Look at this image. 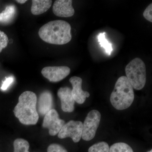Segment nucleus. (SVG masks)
I'll list each match as a JSON object with an SVG mask.
<instances>
[{"label": "nucleus", "instance_id": "obj_19", "mask_svg": "<svg viewBox=\"0 0 152 152\" xmlns=\"http://www.w3.org/2000/svg\"><path fill=\"white\" fill-rule=\"evenodd\" d=\"M48 152H68L65 148L60 144H50L48 148Z\"/></svg>", "mask_w": 152, "mask_h": 152}, {"label": "nucleus", "instance_id": "obj_18", "mask_svg": "<svg viewBox=\"0 0 152 152\" xmlns=\"http://www.w3.org/2000/svg\"><path fill=\"white\" fill-rule=\"evenodd\" d=\"M110 147L105 142H101L90 147L88 152H109Z\"/></svg>", "mask_w": 152, "mask_h": 152}, {"label": "nucleus", "instance_id": "obj_20", "mask_svg": "<svg viewBox=\"0 0 152 152\" xmlns=\"http://www.w3.org/2000/svg\"><path fill=\"white\" fill-rule=\"evenodd\" d=\"M8 42V37L7 35L4 32L0 31V53L7 47Z\"/></svg>", "mask_w": 152, "mask_h": 152}, {"label": "nucleus", "instance_id": "obj_15", "mask_svg": "<svg viewBox=\"0 0 152 152\" xmlns=\"http://www.w3.org/2000/svg\"><path fill=\"white\" fill-rule=\"evenodd\" d=\"M14 152H30V145L28 142L23 139H16L13 143Z\"/></svg>", "mask_w": 152, "mask_h": 152}, {"label": "nucleus", "instance_id": "obj_4", "mask_svg": "<svg viewBox=\"0 0 152 152\" xmlns=\"http://www.w3.org/2000/svg\"><path fill=\"white\" fill-rule=\"evenodd\" d=\"M126 77L133 88L142 89L146 83V69L145 63L140 58L132 60L125 69Z\"/></svg>", "mask_w": 152, "mask_h": 152}, {"label": "nucleus", "instance_id": "obj_8", "mask_svg": "<svg viewBox=\"0 0 152 152\" xmlns=\"http://www.w3.org/2000/svg\"><path fill=\"white\" fill-rule=\"evenodd\" d=\"M70 69L66 66H47L42 69V75L49 81L56 83L65 78L70 73Z\"/></svg>", "mask_w": 152, "mask_h": 152}, {"label": "nucleus", "instance_id": "obj_23", "mask_svg": "<svg viewBox=\"0 0 152 152\" xmlns=\"http://www.w3.org/2000/svg\"><path fill=\"white\" fill-rule=\"evenodd\" d=\"M27 1H26V0H17V1H16L19 3V4H23L27 2Z\"/></svg>", "mask_w": 152, "mask_h": 152}, {"label": "nucleus", "instance_id": "obj_7", "mask_svg": "<svg viewBox=\"0 0 152 152\" xmlns=\"http://www.w3.org/2000/svg\"><path fill=\"white\" fill-rule=\"evenodd\" d=\"M65 123L64 120L60 118L57 111L52 109L45 115L42 127L49 130L50 135L54 136L58 134Z\"/></svg>", "mask_w": 152, "mask_h": 152}, {"label": "nucleus", "instance_id": "obj_10", "mask_svg": "<svg viewBox=\"0 0 152 152\" xmlns=\"http://www.w3.org/2000/svg\"><path fill=\"white\" fill-rule=\"evenodd\" d=\"M69 82L72 86V94L74 100L77 103L83 104L86 98H88L90 95L89 93L82 89L83 80L80 77L74 76L69 79Z\"/></svg>", "mask_w": 152, "mask_h": 152}, {"label": "nucleus", "instance_id": "obj_17", "mask_svg": "<svg viewBox=\"0 0 152 152\" xmlns=\"http://www.w3.org/2000/svg\"><path fill=\"white\" fill-rule=\"evenodd\" d=\"M109 152H134L132 148L127 144L118 142L110 147Z\"/></svg>", "mask_w": 152, "mask_h": 152}, {"label": "nucleus", "instance_id": "obj_5", "mask_svg": "<svg viewBox=\"0 0 152 152\" xmlns=\"http://www.w3.org/2000/svg\"><path fill=\"white\" fill-rule=\"evenodd\" d=\"M101 115L96 110H92L88 113L83 124L82 138L87 141L94 138L100 122Z\"/></svg>", "mask_w": 152, "mask_h": 152}, {"label": "nucleus", "instance_id": "obj_1", "mask_svg": "<svg viewBox=\"0 0 152 152\" xmlns=\"http://www.w3.org/2000/svg\"><path fill=\"white\" fill-rule=\"evenodd\" d=\"M70 25L65 21L56 20L43 26L39 31L40 38L45 42L56 45H64L70 42Z\"/></svg>", "mask_w": 152, "mask_h": 152}, {"label": "nucleus", "instance_id": "obj_2", "mask_svg": "<svg viewBox=\"0 0 152 152\" xmlns=\"http://www.w3.org/2000/svg\"><path fill=\"white\" fill-rule=\"evenodd\" d=\"M37 97L34 93L26 91L19 97L18 102L13 110L20 122L25 125H34L39 119L37 111Z\"/></svg>", "mask_w": 152, "mask_h": 152}, {"label": "nucleus", "instance_id": "obj_24", "mask_svg": "<svg viewBox=\"0 0 152 152\" xmlns=\"http://www.w3.org/2000/svg\"><path fill=\"white\" fill-rule=\"evenodd\" d=\"M147 152H152V150H151V151H149Z\"/></svg>", "mask_w": 152, "mask_h": 152}, {"label": "nucleus", "instance_id": "obj_13", "mask_svg": "<svg viewBox=\"0 0 152 152\" xmlns=\"http://www.w3.org/2000/svg\"><path fill=\"white\" fill-rule=\"evenodd\" d=\"M51 0H32L31 12L33 15H38L46 12L51 7Z\"/></svg>", "mask_w": 152, "mask_h": 152}, {"label": "nucleus", "instance_id": "obj_22", "mask_svg": "<svg viewBox=\"0 0 152 152\" xmlns=\"http://www.w3.org/2000/svg\"><path fill=\"white\" fill-rule=\"evenodd\" d=\"M14 81V78L13 77H10L7 78L5 80L3 83L2 86L1 87V89L2 91H6L9 86L13 83Z\"/></svg>", "mask_w": 152, "mask_h": 152}, {"label": "nucleus", "instance_id": "obj_12", "mask_svg": "<svg viewBox=\"0 0 152 152\" xmlns=\"http://www.w3.org/2000/svg\"><path fill=\"white\" fill-rule=\"evenodd\" d=\"M37 112L41 116H45L53 107V97L49 91H45L40 95L37 101Z\"/></svg>", "mask_w": 152, "mask_h": 152}, {"label": "nucleus", "instance_id": "obj_21", "mask_svg": "<svg viewBox=\"0 0 152 152\" xmlns=\"http://www.w3.org/2000/svg\"><path fill=\"white\" fill-rule=\"evenodd\" d=\"M152 4H151L147 7L143 13V16L148 21L152 22Z\"/></svg>", "mask_w": 152, "mask_h": 152}, {"label": "nucleus", "instance_id": "obj_14", "mask_svg": "<svg viewBox=\"0 0 152 152\" xmlns=\"http://www.w3.org/2000/svg\"><path fill=\"white\" fill-rule=\"evenodd\" d=\"M16 12L14 5L7 6L5 10L0 13V23L7 24L13 19Z\"/></svg>", "mask_w": 152, "mask_h": 152}, {"label": "nucleus", "instance_id": "obj_6", "mask_svg": "<svg viewBox=\"0 0 152 152\" xmlns=\"http://www.w3.org/2000/svg\"><path fill=\"white\" fill-rule=\"evenodd\" d=\"M83 129L81 121L71 120L64 125L58 134V137L61 139L70 137L74 142H78L82 138Z\"/></svg>", "mask_w": 152, "mask_h": 152}, {"label": "nucleus", "instance_id": "obj_16", "mask_svg": "<svg viewBox=\"0 0 152 152\" xmlns=\"http://www.w3.org/2000/svg\"><path fill=\"white\" fill-rule=\"evenodd\" d=\"M106 33H101L98 36V40L99 43L102 48H104L107 54L110 56L113 51V49L112 44L110 43L106 39Z\"/></svg>", "mask_w": 152, "mask_h": 152}, {"label": "nucleus", "instance_id": "obj_11", "mask_svg": "<svg viewBox=\"0 0 152 152\" xmlns=\"http://www.w3.org/2000/svg\"><path fill=\"white\" fill-rule=\"evenodd\" d=\"M61 104V109L63 111L72 113L75 110V101L72 94V90L69 87H61L59 89L57 93Z\"/></svg>", "mask_w": 152, "mask_h": 152}, {"label": "nucleus", "instance_id": "obj_3", "mask_svg": "<svg viewBox=\"0 0 152 152\" xmlns=\"http://www.w3.org/2000/svg\"><path fill=\"white\" fill-rule=\"evenodd\" d=\"M134 99V89L126 76L117 80L110 97V101L115 108L119 110H126L130 107Z\"/></svg>", "mask_w": 152, "mask_h": 152}, {"label": "nucleus", "instance_id": "obj_9", "mask_svg": "<svg viewBox=\"0 0 152 152\" xmlns=\"http://www.w3.org/2000/svg\"><path fill=\"white\" fill-rule=\"evenodd\" d=\"M72 4V0H57L53 5V12L55 15L61 18L73 16L75 11Z\"/></svg>", "mask_w": 152, "mask_h": 152}]
</instances>
